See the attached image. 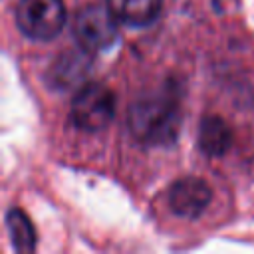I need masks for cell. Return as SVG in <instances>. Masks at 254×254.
Returning <instances> with one entry per match:
<instances>
[{
  "instance_id": "9c48e42d",
  "label": "cell",
  "mask_w": 254,
  "mask_h": 254,
  "mask_svg": "<svg viewBox=\"0 0 254 254\" xmlns=\"http://www.w3.org/2000/svg\"><path fill=\"white\" fill-rule=\"evenodd\" d=\"M8 232H10V238H12V244L18 252H30L34 250L36 246V234H34V228H32V222L28 220V216L18 210V208H12L8 212Z\"/></svg>"
},
{
  "instance_id": "5b68a950",
  "label": "cell",
  "mask_w": 254,
  "mask_h": 254,
  "mask_svg": "<svg viewBox=\"0 0 254 254\" xmlns=\"http://www.w3.org/2000/svg\"><path fill=\"white\" fill-rule=\"evenodd\" d=\"M210 189L198 177H183L169 190V206L183 218H196L210 202Z\"/></svg>"
},
{
  "instance_id": "6da1fadb",
  "label": "cell",
  "mask_w": 254,
  "mask_h": 254,
  "mask_svg": "<svg viewBox=\"0 0 254 254\" xmlns=\"http://www.w3.org/2000/svg\"><path fill=\"white\" fill-rule=\"evenodd\" d=\"M129 127L147 145H169L177 139L179 109L169 97H141L131 107Z\"/></svg>"
},
{
  "instance_id": "52a82bcc",
  "label": "cell",
  "mask_w": 254,
  "mask_h": 254,
  "mask_svg": "<svg viewBox=\"0 0 254 254\" xmlns=\"http://www.w3.org/2000/svg\"><path fill=\"white\" fill-rule=\"evenodd\" d=\"M232 141V133L228 129V125L220 119V117H204L198 129V143L200 149L212 157H218L222 153L228 151Z\"/></svg>"
},
{
  "instance_id": "3957f363",
  "label": "cell",
  "mask_w": 254,
  "mask_h": 254,
  "mask_svg": "<svg viewBox=\"0 0 254 254\" xmlns=\"http://www.w3.org/2000/svg\"><path fill=\"white\" fill-rule=\"evenodd\" d=\"M115 16L109 12L107 4H87L77 10L73 20V36L81 50L93 54L111 48L117 40Z\"/></svg>"
},
{
  "instance_id": "277c9868",
  "label": "cell",
  "mask_w": 254,
  "mask_h": 254,
  "mask_svg": "<svg viewBox=\"0 0 254 254\" xmlns=\"http://www.w3.org/2000/svg\"><path fill=\"white\" fill-rule=\"evenodd\" d=\"M115 111V97L103 83H85L73 97L71 121L77 129L95 133L107 127Z\"/></svg>"
},
{
  "instance_id": "7a4b0ae2",
  "label": "cell",
  "mask_w": 254,
  "mask_h": 254,
  "mask_svg": "<svg viewBox=\"0 0 254 254\" xmlns=\"http://www.w3.org/2000/svg\"><path fill=\"white\" fill-rule=\"evenodd\" d=\"M16 26L32 40L46 42L56 38L65 24V8L62 0H18Z\"/></svg>"
},
{
  "instance_id": "8992f818",
  "label": "cell",
  "mask_w": 254,
  "mask_h": 254,
  "mask_svg": "<svg viewBox=\"0 0 254 254\" xmlns=\"http://www.w3.org/2000/svg\"><path fill=\"white\" fill-rule=\"evenodd\" d=\"M117 22L143 28L153 24L161 12V0H105Z\"/></svg>"
},
{
  "instance_id": "ba28073f",
  "label": "cell",
  "mask_w": 254,
  "mask_h": 254,
  "mask_svg": "<svg viewBox=\"0 0 254 254\" xmlns=\"http://www.w3.org/2000/svg\"><path fill=\"white\" fill-rule=\"evenodd\" d=\"M85 50L75 52V54H64L60 56L54 65H52V73H50V81L56 83L58 87H69L73 85L79 77H83V73L87 71V58L83 56Z\"/></svg>"
}]
</instances>
